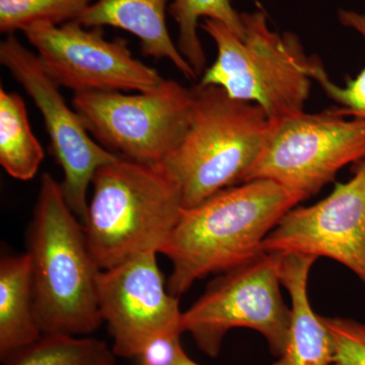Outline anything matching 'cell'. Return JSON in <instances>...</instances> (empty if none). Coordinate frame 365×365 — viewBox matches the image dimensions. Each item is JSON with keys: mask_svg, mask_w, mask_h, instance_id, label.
Listing matches in <instances>:
<instances>
[{"mask_svg": "<svg viewBox=\"0 0 365 365\" xmlns=\"http://www.w3.org/2000/svg\"><path fill=\"white\" fill-rule=\"evenodd\" d=\"M300 202L277 182L253 180L184 209L160 252L172 263L170 294L180 299L197 280L255 258L281 218Z\"/></svg>", "mask_w": 365, "mask_h": 365, "instance_id": "cell-1", "label": "cell"}, {"mask_svg": "<svg viewBox=\"0 0 365 365\" xmlns=\"http://www.w3.org/2000/svg\"><path fill=\"white\" fill-rule=\"evenodd\" d=\"M181 333H167L150 340L136 359L139 365H181L187 353L181 345Z\"/></svg>", "mask_w": 365, "mask_h": 365, "instance_id": "cell-22", "label": "cell"}, {"mask_svg": "<svg viewBox=\"0 0 365 365\" xmlns=\"http://www.w3.org/2000/svg\"><path fill=\"white\" fill-rule=\"evenodd\" d=\"M73 109L96 141L129 162L160 165L181 143L191 116V91L165 81L153 90L76 93Z\"/></svg>", "mask_w": 365, "mask_h": 365, "instance_id": "cell-7", "label": "cell"}, {"mask_svg": "<svg viewBox=\"0 0 365 365\" xmlns=\"http://www.w3.org/2000/svg\"><path fill=\"white\" fill-rule=\"evenodd\" d=\"M170 0H97L79 16L86 28L114 26L135 36L144 56L168 59L187 78H196L170 38L165 14Z\"/></svg>", "mask_w": 365, "mask_h": 365, "instance_id": "cell-14", "label": "cell"}, {"mask_svg": "<svg viewBox=\"0 0 365 365\" xmlns=\"http://www.w3.org/2000/svg\"><path fill=\"white\" fill-rule=\"evenodd\" d=\"M0 63L18 81L42 114L55 160L64 173L61 188L67 205L79 220L88 212V190L96 172L119 157L100 145L72 111L37 55L18 38L7 35L0 43Z\"/></svg>", "mask_w": 365, "mask_h": 365, "instance_id": "cell-10", "label": "cell"}, {"mask_svg": "<svg viewBox=\"0 0 365 365\" xmlns=\"http://www.w3.org/2000/svg\"><path fill=\"white\" fill-rule=\"evenodd\" d=\"M91 185L83 230L98 268L160 254L184 210L181 190L162 165L119 158L101 167Z\"/></svg>", "mask_w": 365, "mask_h": 365, "instance_id": "cell-4", "label": "cell"}, {"mask_svg": "<svg viewBox=\"0 0 365 365\" xmlns=\"http://www.w3.org/2000/svg\"><path fill=\"white\" fill-rule=\"evenodd\" d=\"M23 33L52 81L76 93L145 91L163 81L157 69L134 58L126 40L106 39L100 26L37 24Z\"/></svg>", "mask_w": 365, "mask_h": 365, "instance_id": "cell-9", "label": "cell"}, {"mask_svg": "<svg viewBox=\"0 0 365 365\" xmlns=\"http://www.w3.org/2000/svg\"><path fill=\"white\" fill-rule=\"evenodd\" d=\"M338 19L343 26L356 31L365 40V14L341 9ZM312 76L327 96L341 106L339 111L343 115L365 119V67L356 78L349 79L345 86H336L319 60Z\"/></svg>", "mask_w": 365, "mask_h": 365, "instance_id": "cell-20", "label": "cell"}, {"mask_svg": "<svg viewBox=\"0 0 365 365\" xmlns=\"http://www.w3.org/2000/svg\"><path fill=\"white\" fill-rule=\"evenodd\" d=\"M346 117L336 109L272 122L245 182L270 180L300 201L316 195L346 165L365 160V119Z\"/></svg>", "mask_w": 365, "mask_h": 365, "instance_id": "cell-8", "label": "cell"}, {"mask_svg": "<svg viewBox=\"0 0 365 365\" xmlns=\"http://www.w3.org/2000/svg\"><path fill=\"white\" fill-rule=\"evenodd\" d=\"M316 257L281 254L279 274L292 299V321L287 347L273 365H331L333 338L322 316L309 304L307 280Z\"/></svg>", "mask_w": 365, "mask_h": 365, "instance_id": "cell-13", "label": "cell"}, {"mask_svg": "<svg viewBox=\"0 0 365 365\" xmlns=\"http://www.w3.org/2000/svg\"><path fill=\"white\" fill-rule=\"evenodd\" d=\"M44 158L33 133L23 98L0 88V165L20 181L32 180Z\"/></svg>", "mask_w": 365, "mask_h": 365, "instance_id": "cell-16", "label": "cell"}, {"mask_svg": "<svg viewBox=\"0 0 365 365\" xmlns=\"http://www.w3.org/2000/svg\"><path fill=\"white\" fill-rule=\"evenodd\" d=\"M91 0H0V31L11 35L37 24L78 21Z\"/></svg>", "mask_w": 365, "mask_h": 365, "instance_id": "cell-19", "label": "cell"}, {"mask_svg": "<svg viewBox=\"0 0 365 365\" xmlns=\"http://www.w3.org/2000/svg\"><path fill=\"white\" fill-rule=\"evenodd\" d=\"M281 253L261 252L255 258L215 278L204 294L182 312V333L210 357L220 354L232 329L257 331L279 357L287 347L292 309L280 292Z\"/></svg>", "mask_w": 365, "mask_h": 365, "instance_id": "cell-6", "label": "cell"}, {"mask_svg": "<svg viewBox=\"0 0 365 365\" xmlns=\"http://www.w3.org/2000/svg\"><path fill=\"white\" fill-rule=\"evenodd\" d=\"M26 237L36 317L43 335L88 336L97 331L103 323L98 302L101 269L83 225L51 175L41 179Z\"/></svg>", "mask_w": 365, "mask_h": 365, "instance_id": "cell-2", "label": "cell"}, {"mask_svg": "<svg viewBox=\"0 0 365 365\" xmlns=\"http://www.w3.org/2000/svg\"><path fill=\"white\" fill-rule=\"evenodd\" d=\"M333 338L331 365H365V323L340 317H322Z\"/></svg>", "mask_w": 365, "mask_h": 365, "instance_id": "cell-21", "label": "cell"}, {"mask_svg": "<svg viewBox=\"0 0 365 365\" xmlns=\"http://www.w3.org/2000/svg\"><path fill=\"white\" fill-rule=\"evenodd\" d=\"M157 255H137L98 274V309L117 356L136 359L153 338L182 334L179 299L168 290Z\"/></svg>", "mask_w": 365, "mask_h": 365, "instance_id": "cell-11", "label": "cell"}, {"mask_svg": "<svg viewBox=\"0 0 365 365\" xmlns=\"http://www.w3.org/2000/svg\"><path fill=\"white\" fill-rule=\"evenodd\" d=\"M263 251L326 257L365 285V160L354 176L311 206L290 209L263 242Z\"/></svg>", "mask_w": 365, "mask_h": 365, "instance_id": "cell-12", "label": "cell"}, {"mask_svg": "<svg viewBox=\"0 0 365 365\" xmlns=\"http://www.w3.org/2000/svg\"><path fill=\"white\" fill-rule=\"evenodd\" d=\"M181 365H200V364H197V362L194 361L193 359H190L188 355H186V356L184 357V359H182Z\"/></svg>", "mask_w": 365, "mask_h": 365, "instance_id": "cell-23", "label": "cell"}, {"mask_svg": "<svg viewBox=\"0 0 365 365\" xmlns=\"http://www.w3.org/2000/svg\"><path fill=\"white\" fill-rule=\"evenodd\" d=\"M169 13L179 26L178 49L197 76L206 69L205 53L197 34L199 19L222 21L240 38L245 36L242 14L235 11L232 0H173Z\"/></svg>", "mask_w": 365, "mask_h": 365, "instance_id": "cell-17", "label": "cell"}, {"mask_svg": "<svg viewBox=\"0 0 365 365\" xmlns=\"http://www.w3.org/2000/svg\"><path fill=\"white\" fill-rule=\"evenodd\" d=\"M244 38L222 21L204 19L201 28L217 48L200 83L217 86L230 97L260 106L271 120L304 112L318 59L307 56L297 36L273 32L262 9L242 14Z\"/></svg>", "mask_w": 365, "mask_h": 365, "instance_id": "cell-5", "label": "cell"}, {"mask_svg": "<svg viewBox=\"0 0 365 365\" xmlns=\"http://www.w3.org/2000/svg\"><path fill=\"white\" fill-rule=\"evenodd\" d=\"M117 355L104 341L88 336L43 335L4 365H116Z\"/></svg>", "mask_w": 365, "mask_h": 365, "instance_id": "cell-18", "label": "cell"}, {"mask_svg": "<svg viewBox=\"0 0 365 365\" xmlns=\"http://www.w3.org/2000/svg\"><path fill=\"white\" fill-rule=\"evenodd\" d=\"M29 254L0 261V360L2 364L41 339Z\"/></svg>", "mask_w": 365, "mask_h": 365, "instance_id": "cell-15", "label": "cell"}, {"mask_svg": "<svg viewBox=\"0 0 365 365\" xmlns=\"http://www.w3.org/2000/svg\"><path fill=\"white\" fill-rule=\"evenodd\" d=\"M188 129L162 168L177 182L184 209L245 182L260 157L272 122L257 104L217 86L191 88Z\"/></svg>", "mask_w": 365, "mask_h": 365, "instance_id": "cell-3", "label": "cell"}]
</instances>
